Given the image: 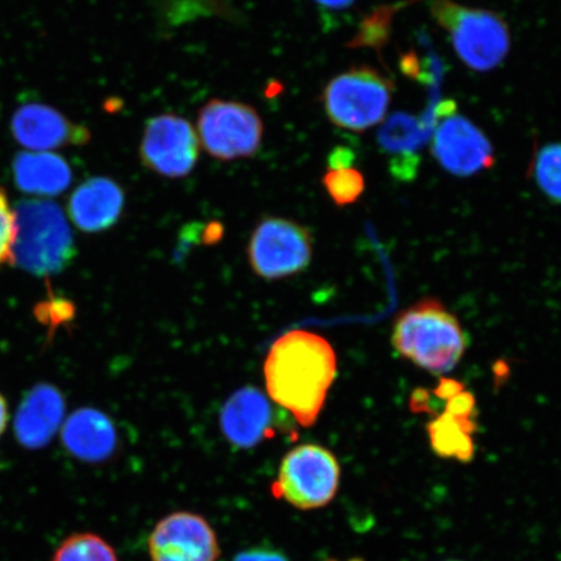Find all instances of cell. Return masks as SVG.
<instances>
[{"mask_svg": "<svg viewBox=\"0 0 561 561\" xmlns=\"http://www.w3.org/2000/svg\"><path fill=\"white\" fill-rule=\"evenodd\" d=\"M16 210L13 263L37 276L55 275L72 263L76 245L65 214L50 201H24Z\"/></svg>", "mask_w": 561, "mask_h": 561, "instance_id": "3", "label": "cell"}, {"mask_svg": "<svg viewBox=\"0 0 561 561\" xmlns=\"http://www.w3.org/2000/svg\"><path fill=\"white\" fill-rule=\"evenodd\" d=\"M152 561H217L220 545L213 526L193 512H174L160 520L149 538Z\"/></svg>", "mask_w": 561, "mask_h": 561, "instance_id": "11", "label": "cell"}, {"mask_svg": "<svg viewBox=\"0 0 561 561\" xmlns=\"http://www.w3.org/2000/svg\"><path fill=\"white\" fill-rule=\"evenodd\" d=\"M410 407L412 412L436 415V411L432 409L431 392L424 389L413 391Z\"/></svg>", "mask_w": 561, "mask_h": 561, "instance_id": "29", "label": "cell"}, {"mask_svg": "<svg viewBox=\"0 0 561 561\" xmlns=\"http://www.w3.org/2000/svg\"><path fill=\"white\" fill-rule=\"evenodd\" d=\"M433 451L439 458L469 462L474 458L472 434L477 423L472 419H459L444 412L426 426Z\"/></svg>", "mask_w": 561, "mask_h": 561, "instance_id": "19", "label": "cell"}, {"mask_svg": "<svg viewBox=\"0 0 561 561\" xmlns=\"http://www.w3.org/2000/svg\"><path fill=\"white\" fill-rule=\"evenodd\" d=\"M61 440L70 455L87 462L107 460L117 447L114 423L94 409L76 411L62 426Z\"/></svg>", "mask_w": 561, "mask_h": 561, "instance_id": "17", "label": "cell"}, {"mask_svg": "<svg viewBox=\"0 0 561 561\" xmlns=\"http://www.w3.org/2000/svg\"><path fill=\"white\" fill-rule=\"evenodd\" d=\"M12 135L21 146L34 152H50L60 147L82 146L90 140L87 126L41 103L21 105L12 117Z\"/></svg>", "mask_w": 561, "mask_h": 561, "instance_id": "12", "label": "cell"}, {"mask_svg": "<svg viewBox=\"0 0 561 561\" xmlns=\"http://www.w3.org/2000/svg\"><path fill=\"white\" fill-rule=\"evenodd\" d=\"M16 236V210L11 207L4 188L0 187V268L13 263Z\"/></svg>", "mask_w": 561, "mask_h": 561, "instance_id": "24", "label": "cell"}, {"mask_svg": "<svg viewBox=\"0 0 561 561\" xmlns=\"http://www.w3.org/2000/svg\"><path fill=\"white\" fill-rule=\"evenodd\" d=\"M431 13L448 34L456 55L476 72H489L507 58L510 30L500 13L453 2L433 0Z\"/></svg>", "mask_w": 561, "mask_h": 561, "instance_id": "4", "label": "cell"}, {"mask_svg": "<svg viewBox=\"0 0 561 561\" xmlns=\"http://www.w3.org/2000/svg\"><path fill=\"white\" fill-rule=\"evenodd\" d=\"M476 409V399L471 392L462 390L459 394L448 399L445 412L459 419H472Z\"/></svg>", "mask_w": 561, "mask_h": 561, "instance_id": "26", "label": "cell"}, {"mask_svg": "<svg viewBox=\"0 0 561 561\" xmlns=\"http://www.w3.org/2000/svg\"><path fill=\"white\" fill-rule=\"evenodd\" d=\"M124 205L125 194L117 182L108 178H93L76 188L68 210L77 228L87 233H98L115 226Z\"/></svg>", "mask_w": 561, "mask_h": 561, "instance_id": "16", "label": "cell"}, {"mask_svg": "<svg viewBox=\"0 0 561 561\" xmlns=\"http://www.w3.org/2000/svg\"><path fill=\"white\" fill-rule=\"evenodd\" d=\"M325 191L336 206L354 205L366 191V179L354 167L329 170L322 179Z\"/></svg>", "mask_w": 561, "mask_h": 561, "instance_id": "22", "label": "cell"}, {"mask_svg": "<svg viewBox=\"0 0 561 561\" xmlns=\"http://www.w3.org/2000/svg\"><path fill=\"white\" fill-rule=\"evenodd\" d=\"M316 3L331 10H345L353 4L355 0H314Z\"/></svg>", "mask_w": 561, "mask_h": 561, "instance_id": "31", "label": "cell"}, {"mask_svg": "<svg viewBox=\"0 0 561 561\" xmlns=\"http://www.w3.org/2000/svg\"><path fill=\"white\" fill-rule=\"evenodd\" d=\"M354 152L346 147H336L329 157V170H339V168L353 167Z\"/></svg>", "mask_w": 561, "mask_h": 561, "instance_id": "30", "label": "cell"}, {"mask_svg": "<svg viewBox=\"0 0 561 561\" xmlns=\"http://www.w3.org/2000/svg\"><path fill=\"white\" fill-rule=\"evenodd\" d=\"M7 424H9V404L5 398L0 394V437L3 436Z\"/></svg>", "mask_w": 561, "mask_h": 561, "instance_id": "32", "label": "cell"}, {"mask_svg": "<svg viewBox=\"0 0 561 561\" xmlns=\"http://www.w3.org/2000/svg\"><path fill=\"white\" fill-rule=\"evenodd\" d=\"M436 122V111L423 117L397 114L388 118L378 131V145L390 157V171L397 180L411 181L416 178L419 152L432 136Z\"/></svg>", "mask_w": 561, "mask_h": 561, "instance_id": "13", "label": "cell"}, {"mask_svg": "<svg viewBox=\"0 0 561 561\" xmlns=\"http://www.w3.org/2000/svg\"><path fill=\"white\" fill-rule=\"evenodd\" d=\"M392 345L397 353L431 374L451 371L468 340L458 319L437 299H424L398 316Z\"/></svg>", "mask_w": 561, "mask_h": 561, "instance_id": "2", "label": "cell"}, {"mask_svg": "<svg viewBox=\"0 0 561 561\" xmlns=\"http://www.w3.org/2000/svg\"><path fill=\"white\" fill-rule=\"evenodd\" d=\"M51 561H118L116 551L93 533H76L56 549Z\"/></svg>", "mask_w": 561, "mask_h": 561, "instance_id": "20", "label": "cell"}, {"mask_svg": "<svg viewBox=\"0 0 561 561\" xmlns=\"http://www.w3.org/2000/svg\"><path fill=\"white\" fill-rule=\"evenodd\" d=\"M66 402L51 385H37L21 402L15 417V434L21 446L37 450L50 444L65 421Z\"/></svg>", "mask_w": 561, "mask_h": 561, "instance_id": "15", "label": "cell"}, {"mask_svg": "<svg viewBox=\"0 0 561 561\" xmlns=\"http://www.w3.org/2000/svg\"><path fill=\"white\" fill-rule=\"evenodd\" d=\"M312 257L310 231L298 222L266 217L252 231L249 259L252 270L264 279H279L307 268Z\"/></svg>", "mask_w": 561, "mask_h": 561, "instance_id": "8", "label": "cell"}, {"mask_svg": "<svg viewBox=\"0 0 561 561\" xmlns=\"http://www.w3.org/2000/svg\"><path fill=\"white\" fill-rule=\"evenodd\" d=\"M340 480L341 467L333 453L319 445H301L285 455L273 493L298 510H318L334 500Z\"/></svg>", "mask_w": 561, "mask_h": 561, "instance_id": "6", "label": "cell"}, {"mask_svg": "<svg viewBox=\"0 0 561 561\" xmlns=\"http://www.w3.org/2000/svg\"><path fill=\"white\" fill-rule=\"evenodd\" d=\"M432 133V152L440 167L458 178H469L495 163L493 146L480 128L456 114L455 103H439Z\"/></svg>", "mask_w": 561, "mask_h": 561, "instance_id": "9", "label": "cell"}, {"mask_svg": "<svg viewBox=\"0 0 561 561\" xmlns=\"http://www.w3.org/2000/svg\"><path fill=\"white\" fill-rule=\"evenodd\" d=\"M268 394L310 427L324 407L336 375L334 350L322 336L296 331L273 343L264 366Z\"/></svg>", "mask_w": 561, "mask_h": 561, "instance_id": "1", "label": "cell"}, {"mask_svg": "<svg viewBox=\"0 0 561 561\" xmlns=\"http://www.w3.org/2000/svg\"><path fill=\"white\" fill-rule=\"evenodd\" d=\"M533 175L547 198L561 205V144L546 145L538 151Z\"/></svg>", "mask_w": 561, "mask_h": 561, "instance_id": "21", "label": "cell"}, {"mask_svg": "<svg viewBox=\"0 0 561 561\" xmlns=\"http://www.w3.org/2000/svg\"><path fill=\"white\" fill-rule=\"evenodd\" d=\"M233 561H289L283 552L266 547H255L238 553Z\"/></svg>", "mask_w": 561, "mask_h": 561, "instance_id": "27", "label": "cell"}, {"mask_svg": "<svg viewBox=\"0 0 561 561\" xmlns=\"http://www.w3.org/2000/svg\"><path fill=\"white\" fill-rule=\"evenodd\" d=\"M199 146L198 135L184 117L160 115L147 123L139 156L147 170L181 179L194 170Z\"/></svg>", "mask_w": 561, "mask_h": 561, "instance_id": "10", "label": "cell"}, {"mask_svg": "<svg viewBox=\"0 0 561 561\" xmlns=\"http://www.w3.org/2000/svg\"><path fill=\"white\" fill-rule=\"evenodd\" d=\"M20 191L37 196H55L67 191L72 171L67 161L51 152H23L13 161Z\"/></svg>", "mask_w": 561, "mask_h": 561, "instance_id": "18", "label": "cell"}, {"mask_svg": "<svg viewBox=\"0 0 561 561\" xmlns=\"http://www.w3.org/2000/svg\"><path fill=\"white\" fill-rule=\"evenodd\" d=\"M196 130L210 157L230 161L254 156L262 145L264 125L251 105L214 100L199 111Z\"/></svg>", "mask_w": 561, "mask_h": 561, "instance_id": "7", "label": "cell"}, {"mask_svg": "<svg viewBox=\"0 0 561 561\" xmlns=\"http://www.w3.org/2000/svg\"><path fill=\"white\" fill-rule=\"evenodd\" d=\"M398 5L382 7L362 21L359 31L350 42L351 47H375L380 51L389 39L392 16Z\"/></svg>", "mask_w": 561, "mask_h": 561, "instance_id": "23", "label": "cell"}, {"mask_svg": "<svg viewBox=\"0 0 561 561\" xmlns=\"http://www.w3.org/2000/svg\"><path fill=\"white\" fill-rule=\"evenodd\" d=\"M465 390V385L459 381L453 380V378H440L437 388L433 390V396H436L440 401H448V399L459 394Z\"/></svg>", "mask_w": 561, "mask_h": 561, "instance_id": "28", "label": "cell"}, {"mask_svg": "<svg viewBox=\"0 0 561 561\" xmlns=\"http://www.w3.org/2000/svg\"><path fill=\"white\" fill-rule=\"evenodd\" d=\"M272 407L261 390L245 386L234 392L220 412V426L230 445L252 448L270 438L272 432Z\"/></svg>", "mask_w": 561, "mask_h": 561, "instance_id": "14", "label": "cell"}, {"mask_svg": "<svg viewBox=\"0 0 561 561\" xmlns=\"http://www.w3.org/2000/svg\"><path fill=\"white\" fill-rule=\"evenodd\" d=\"M35 314L42 324L55 328L56 325L66 324L75 318V306L69 300L51 298L50 300L42 301L35 308Z\"/></svg>", "mask_w": 561, "mask_h": 561, "instance_id": "25", "label": "cell"}, {"mask_svg": "<svg viewBox=\"0 0 561 561\" xmlns=\"http://www.w3.org/2000/svg\"><path fill=\"white\" fill-rule=\"evenodd\" d=\"M394 85L370 67H355L329 81L322 93L325 114L334 125L364 131L388 114Z\"/></svg>", "mask_w": 561, "mask_h": 561, "instance_id": "5", "label": "cell"}]
</instances>
